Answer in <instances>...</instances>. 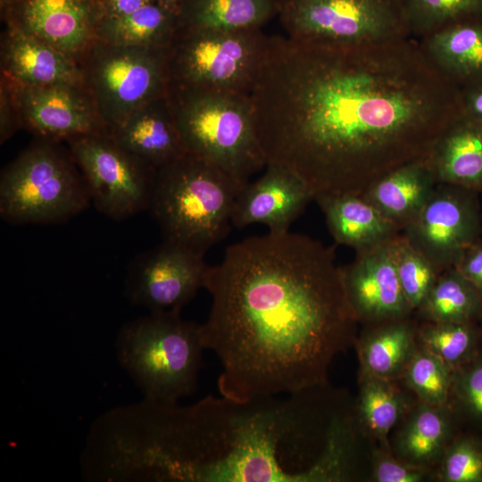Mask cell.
<instances>
[{"mask_svg": "<svg viewBox=\"0 0 482 482\" xmlns=\"http://www.w3.org/2000/svg\"><path fill=\"white\" fill-rule=\"evenodd\" d=\"M392 247L402 289L411 308L417 312L442 271L402 235L393 239Z\"/></svg>", "mask_w": 482, "mask_h": 482, "instance_id": "d6a6232c", "label": "cell"}, {"mask_svg": "<svg viewBox=\"0 0 482 482\" xmlns=\"http://www.w3.org/2000/svg\"><path fill=\"white\" fill-rule=\"evenodd\" d=\"M21 129L13 93L8 79L0 76V144L11 139Z\"/></svg>", "mask_w": 482, "mask_h": 482, "instance_id": "8d00e7d4", "label": "cell"}, {"mask_svg": "<svg viewBox=\"0 0 482 482\" xmlns=\"http://www.w3.org/2000/svg\"><path fill=\"white\" fill-rule=\"evenodd\" d=\"M428 162L437 183L482 190V121L461 115L440 137Z\"/></svg>", "mask_w": 482, "mask_h": 482, "instance_id": "cb8c5ba5", "label": "cell"}, {"mask_svg": "<svg viewBox=\"0 0 482 482\" xmlns=\"http://www.w3.org/2000/svg\"><path fill=\"white\" fill-rule=\"evenodd\" d=\"M358 395L353 413L359 429L372 447L389 448L388 437L404 413L418 400L401 379L358 370Z\"/></svg>", "mask_w": 482, "mask_h": 482, "instance_id": "603a6c76", "label": "cell"}, {"mask_svg": "<svg viewBox=\"0 0 482 482\" xmlns=\"http://www.w3.org/2000/svg\"><path fill=\"white\" fill-rule=\"evenodd\" d=\"M453 371L439 358L420 345L400 379L419 401L432 405H446Z\"/></svg>", "mask_w": 482, "mask_h": 482, "instance_id": "836d02e7", "label": "cell"}, {"mask_svg": "<svg viewBox=\"0 0 482 482\" xmlns=\"http://www.w3.org/2000/svg\"><path fill=\"white\" fill-rule=\"evenodd\" d=\"M262 29L179 27L166 49L168 90L249 95L267 46Z\"/></svg>", "mask_w": 482, "mask_h": 482, "instance_id": "ba28073f", "label": "cell"}, {"mask_svg": "<svg viewBox=\"0 0 482 482\" xmlns=\"http://www.w3.org/2000/svg\"><path fill=\"white\" fill-rule=\"evenodd\" d=\"M415 314L420 320L433 322H479L482 301L473 286L451 267L439 274Z\"/></svg>", "mask_w": 482, "mask_h": 482, "instance_id": "f1b7e54d", "label": "cell"}, {"mask_svg": "<svg viewBox=\"0 0 482 482\" xmlns=\"http://www.w3.org/2000/svg\"><path fill=\"white\" fill-rule=\"evenodd\" d=\"M458 431L447 405L417 400L392 429L389 448L395 457L407 463L436 470Z\"/></svg>", "mask_w": 482, "mask_h": 482, "instance_id": "ffe728a7", "label": "cell"}, {"mask_svg": "<svg viewBox=\"0 0 482 482\" xmlns=\"http://www.w3.org/2000/svg\"><path fill=\"white\" fill-rule=\"evenodd\" d=\"M278 0H188L179 26L189 29L245 30L262 29L278 13Z\"/></svg>", "mask_w": 482, "mask_h": 482, "instance_id": "4316f807", "label": "cell"}, {"mask_svg": "<svg viewBox=\"0 0 482 482\" xmlns=\"http://www.w3.org/2000/svg\"><path fill=\"white\" fill-rule=\"evenodd\" d=\"M446 405L460 431L482 437V348L453 371Z\"/></svg>", "mask_w": 482, "mask_h": 482, "instance_id": "1f68e13d", "label": "cell"}, {"mask_svg": "<svg viewBox=\"0 0 482 482\" xmlns=\"http://www.w3.org/2000/svg\"><path fill=\"white\" fill-rule=\"evenodd\" d=\"M392 241L356 251L353 262L341 267L345 295L361 326L415 313L399 281Z\"/></svg>", "mask_w": 482, "mask_h": 482, "instance_id": "2e32d148", "label": "cell"}, {"mask_svg": "<svg viewBox=\"0 0 482 482\" xmlns=\"http://www.w3.org/2000/svg\"><path fill=\"white\" fill-rule=\"evenodd\" d=\"M6 26L45 42L79 63L96 40L101 0H0Z\"/></svg>", "mask_w": 482, "mask_h": 482, "instance_id": "9a60e30c", "label": "cell"}, {"mask_svg": "<svg viewBox=\"0 0 482 482\" xmlns=\"http://www.w3.org/2000/svg\"><path fill=\"white\" fill-rule=\"evenodd\" d=\"M479 325H480V327L482 328V314H481V317H480V320H479Z\"/></svg>", "mask_w": 482, "mask_h": 482, "instance_id": "b9f144b4", "label": "cell"}, {"mask_svg": "<svg viewBox=\"0 0 482 482\" xmlns=\"http://www.w3.org/2000/svg\"><path fill=\"white\" fill-rule=\"evenodd\" d=\"M110 136L155 170L187 154L167 94L134 111Z\"/></svg>", "mask_w": 482, "mask_h": 482, "instance_id": "ac0fdd59", "label": "cell"}, {"mask_svg": "<svg viewBox=\"0 0 482 482\" xmlns=\"http://www.w3.org/2000/svg\"><path fill=\"white\" fill-rule=\"evenodd\" d=\"M4 76L12 90L21 129L36 138L63 143L79 136L110 135L84 84L31 86Z\"/></svg>", "mask_w": 482, "mask_h": 482, "instance_id": "5bb4252c", "label": "cell"}, {"mask_svg": "<svg viewBox=\"0 0 482 482\" xmlns=\"http://www.w3.org/2000/svg\"><path fill=\"white\" fill-rule=\"evenodd\" d=\"M153 2L155 0H101L102 19L124 16Z\"/></svg>", "mask_w": 482, "mask_h": 482, "instance_id": "f35d334b", "label": "cell"}, {"mask_svg": "<svg viewBox=\"0 0 482 482\" xmlns=\"http://www.w3.org/2000/svg\"><path fill=\"white\" fill-rule=\"evenodd\" d=\"M208 268L204 254L163 240L131 262L125 295L132 304L150 312H180L204 288Z\"/></svg>", "mask_w": 482, "mask_h": 482, "instance_id": "4fadbf2b", "label": "cell"}, {"mask_svg": "<svg viewBox=\"0 0 482 482\" xmlns=\"http://www.w3.org/2000/svg\"><path fill=\"white\" fill-rule=\"evenodd\" d=\"M68 146L36 138L0 175V216L11 225L61 224L91 204Z\"/></svg>", "mask_w": 482, "mask_h": 482, "instance_id": "52a82bcc", "label": "cell"}, {"mask_svg": "<svg viewBox=\"0 0 482 482\" xmlns=\"http://www.w3.org/2000/svg\"><path fill=\"white\" fill-rule=\"evenodd\" d=\"M166 49L96 39L82 57L84 85L109 133L134 111L167 94Z\"/></svg>", "mask_w": 482, "mask_h": 482, "instance_id": "9c48e42d", "label": "cell"}, {"mask_svg": "<svg viewBox=\"0 0 482 482\" xmlns=\"http://www.w3.org/2000/svg\"><path fill=\"white\" fill-rule=\"evenodd\" d=\"M418 320L420 345L453 370L474 358L482 348V328L479 322H433Z\"/></svg>", "mask_w": 482, "mask_h": 482, "instance_id": "f546056e", "label": "cell"}, {"mask_svg": "<svg viewBox=\"0 0 482 482\" xmlns=\"http://www.w3.org/2000/svg\"><path fill=\"white\" fill-rule=\"evenodd\" d=\"M369 482H436V470L407 463L390 449L374 447L370 458Z\"/></svg>", "mask_w": 482, "mask_h": 482, "instance_id": "d590c367", "label": "cell"}, {"mask_svg": "<svg viewBox=\"0 0 482 482\" xmlns=\"http://www.w3.org/2000/svg\"><path fill=\"white\" fill-rule=\"evenodd\" d=\"M453 267L473 286L482 301V240L469 247Z\"/></svg>", "mask_w": 482, "mask_h": 482, "instance_id": "74e56055", "label": "cell"}, {"mask_svg": "<svg viewBox=\"0 0 482 482\" xmlns=\"http://www.w3.org/2000/svg\"><path fill=\"white\" fill-rule=\"evenodd\" d=\"M312 200V194L299 176L284 166L267 164L262 175L237 195L231 224L244 229L260 223L270 232L287 231Z\"/></svg>", "mask_w": 482, "mask_h": 482, "instance_id": "e0dca14e", "label": "cell"}, {"mask_svg": "<svg viewBox=\"0 0 482 482\" xmlns=\"http://www.w3.org/2000/svg\"><path fill=\"white\" fill-rule=\"evenodd\" d=\"M410 35L420 38L451 24L482 18V0H396Z\"/></svg>", "mask_w": 482, "mask_h": 482, "instance_id": "4dcf8cb0", "label": "cell"}, {"mask_svg": "<svg viewBox=\"0 0 482 482\" xmlns=\"http://www.w3.org/2000/svg\"><path fill=\"white\" fill-rule=\"evenodd\" d=\"M178 29V15L153 2L129 14L102 19L96 37L113 45L166 49Z\"/></svg>", "mask_w": 482, "mask_h": 482, "instance_id": "83f0119b", "label": "cell"}, {"mask_svg": "<svg viewBox=\"0 0 482 482\" xmlns=\"http://www.w3.org/2000/svg\"><path fill=\"white\" fill-rule=\"evenodd\" d=\"M423 51L460 90L482 82V18L464 20L424 37Z\"/></svg>", "mask_w": 482, "mask_h": 482, "instance_id": "7402d4cb", "label": "cell"}, {"mask_svg": "<svg viewBox=\"0 0 482 482\" xmlns=\"http://www.w3.org/2000/svg\"><path fill=\"white\" fill-rule=\"evenodd\" d=\"M188 154L217 166L243 188L266 167L248 95L213 90H168Z\"/></svg>", "mask_w": 482, "mask_h": 482, "instance_id": "8992f818", "label": "cell"}, {"mask_svg": "<svg viewBox=\"0 0 482 482\" xmlns=\"http://www.w3.org/2000/svg\"><path fill=\"white\" fill-rule=\"evenodd\" d=\"M188 0H155V2L166 8L167 10L179 15L181 9L187 3Z\"/></svg>", "mask_w": 482, "mask_h": 482, "instance_id": "60d3db41", "label": "cell"}, {"mask_svg": "<svg viewBox=\"0 0 482 482\" xmlns=\"http://www.w3.org/2000/svg\"><path fill=\"white\" fill-rule=\"evenodd\" d=\"M248 96L266 165L295 172L313 200L362 196L428 158L464 114L461 91L411 37L334 46L269 37Z\"/></svg>", "mask_w": 482, "mask_h": 482, "instance_id": "6da1fadb", "label": "cell"}, {"mask_svg": "<svg viewBox=\"0 0 482 482\" xmlns=\"http://www.w3.org/2000/svg\"><path fill=\"white\" fill-rule=\"evenodd\" d=\"M436 473V482H482V437L459 430Z\"/></svg>", "mask_w": 482, "mask_h": 482, "instance_id": "e575fe53", "label": "cell"}, {"mask_svg": "<svg viewBox=\"0 0 482 482\" xmlns=\"http://www.w3.org/2000/svg\"><path fill=\"white\" fill-rule=\"evenodd\" d=\"M204 288L212 303L201 339L220 362L218 389L227 397L329 383L334 359L360 330L333 248L303 234L269 231L229 245Z\"/></svg>", "mask_w": 482, "mask_h": 482, "instance_id": "7a4b0ae2", "label": "cell"}, {"mask_svg": "<svg viewBox=\"0 0 482 482\" xmlns=\"http://www.w3.org/2000/svg\"><path fill=\"white\" fill-rule=\"evenodd\" d=\"M461 91L464 114L482 121V82Z\"/></svg>", "mask_w": 482, "mask_h": 482, "instance_id": "ab89813d", "label": "cell"}, {"mask_svg": "<svg viewBox=\"0 0 482 482\" xmlns=\"http://www.w3.org/2000/svg\"><path fill=\"white\" fill-rule=\"evenodd\" d=\"M416 314L364 325L353 347L359 369L380 378L400 379L420 348Z\"/></svg>", "mask_w": 482, "mask_h": 482, "instance_id": "44dd1931", "label": "cell"}, {"mask_svg": "<svg viewBox=\"0 0 482 482\" xmlns=\"http://www.w3.org/2000/svg\"><path fill=\"white\" fill-rule=\"evenodd\" d=\"M353 397L329 383L247 400L165 403L151 445L162 481L355 482L363 443Z\"/></svg>", "mask_w": 482, "mask_h": 482, "instance_id": "3957f363", "label": "cell"}, {"mask_svg": "<svg viewBox=\"0 0 482 482\" xmlns=\"http://www.w3.org/2000/svg\"><path fill=\"white\" fill-rule=\"evenodd\" d=\"M199 325L180 312H160L120 328L117 360L144 398L177 403L195 392L205 350Z\"/></svg>", "mask_w": 482, "mask_h": 482, "instance_id": "5b68a950", "label": "cell"}, {"mask_svg": "<svg viewBox=\"0 0 482 482\" xmlns=\"http://www.w3.org/2000/svg\"><path fill=\"white\" fill-rule=\"evenodd\" d=\"M436 185L428 157L389 172L362 196L402 230L421 210Z\"/></svg>", "mask_w": 482, "mask_h": 482, "instance_id": "484cf974", "label": "cell"}, {"mask_svg": "<svg viewBox=\"0 0 482 482\" xmlns=\"http://www.w3.org/2000/svg\"><path fill=\"white\" fill-rule=\"evenodd\" d=\"M291 39L334 46L411 37L396 0H278Z\"/></svg>", "mask_w": 482, "mask_h": 482, "instance_id": "30bf717a", "label": "cell"}, {"mask_svg": "<svg viewBox=\"0 0 482 482\" xmlns=\"http://www.w3.org/2000/svg\"><path fill=\"white\" fill-rule=\"evenodd\" d=\"M1 73L24 85L84 84L79 63L50 45L5 25Z\"/></svg>", "mask_w": 482, "mask_h": 482, "instance_id": "d6986e66", "label": "cell"}, {"mask_svg": "<svg viewBox=\"0 0 482 482\" xmlns=\"http://www.w3.org/2000/svg\"><path fill=\"white\" fill-rule=\"evenodd\" d=\"M402 236L439 270L453 267L480 240L482 218L477 191L437 183Z\"/></svg>", "mask_w": 482, "mask_h": 482, "instance_id": "7c38bea8", "label": "cell"}, {"mask_svg": "<svg viewBox=\"0 0 482 482\" xmlns=\"http://www.w3.org/2000/svg\"><path fill=\"white\" fill-rule=\"evenodd\" d=\"M315 201L338 244L361 251L389 242L400 235L399 226L361 195H340Z\"/></svg>", "mask_w": 482, "mask_h": 482, "instance_id": "d4e9b609", "label": "cell"}, {"mask_svg": "<svg viewBox=\"0 0 482 482\" xmlns=\"http://www.w3.org/2000/svg\"><path fill=\"white\" fill-rule=\"evenodd\" d=\"M64 143L99 212L120 221L149 209L155 169L123 149L109 134L79 136Z\"/></svg>", "mask_w": 482, "mask_h": 482, "instance_id": "8fae6325", "label": "cell"}, {"mask_svg": "<svg viewBox=\"0 0 482 482\" xmlns=\"http://www.w3.org/2000/svg\"><path fill=\"white\" fill-rule=\"evenodd\" d=\"M241 189L217 166L187 153L156 170L148 210L165 241L205 255L229 234Z\"/></svg>", "mask_w": 482, "mask_h": 482, "instance_id": "277c9868", "label": "cell"}]
</instances>
